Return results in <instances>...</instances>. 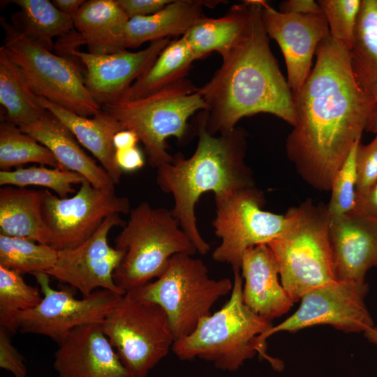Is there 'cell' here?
Here are the masks:
<instances>
[{"mask_svg": "<svg viewBox=\"0 0 377 377\" xmlns=\"http://www.w3.org/2000/svg\"><path fill=\"white\" fill-rule=\"evenodd\" d=\"M39 103L59 119L101 163L115 184L120 182L123 171L117 166L113 138L125 130L115 117L101 110L92 118L77 115L47 99L38 96Z\"/></svg>", "mask_w": 377, "mask_h": 377, "instance_id": "7402d4cb", "label": "cell"}, {"mask_svg": "<svg viewBox=\"0 0 377 377\" xmlns=\"http://www.w3.org/2000/svg\"><path fill=\"white\" fill-rule=\"evenodd\" d=\"M247 1L232 6L222 17L200 19L183 36L192 50L195 60L213 51L221 56L237 41L248 20Z\"/></svg>", "mask_w": 377, "mask_h": 377, "instance_id": "484cf974", "label": "cell"}, {"mask_svg": "<svg viewBox=\"0 0 377 377\" xmlns=\"http://www.w3.org/2000/svg\"><path fill=\"white\" fill-rule=\"evenodd\" d=\"M249 14L241 35L223 54L222 64L198 92L207 108L197 121L212 134L236 127L243 117L269 113L296 124L293 93L270 46L261 0H247Z\"/></svg>", "mask_w": 377, "mask_h": 377, "instance_id": "7a4b0ae2", "label": "cell"}, {"mask_svg": "<svg viewBox=\"0 0 377 377\" xmlns=\"http://www.w3.org/2000/svg\"><path fill=\"white\" fill-rule=\"evenodd\" d=\"M360 142V140L354 145L332 179L330 186L331 198L327 206L330 219L343 216L354 210L357 180L355 151Z\"/></svg>", "mask_w": 377, "mask_h": 377, "instance_id": "d590c367", "label": "cell"}, {"mask_svg": "<svg viewBox=\"0 0 377 377\" xmlns=\"http://www.w3.org/2000/svg\"><path fill=\"white\" fill-rule=\"evenodd\" d=\"M194 61L192 50L184 36L170 40L120 101L144 98L173 85L186 78Z\"/></svg>", "mask_w": 377, "mask_h": 377, "instance_id": "4316f807", "label": "cell"}, {"mask_svg": "<svg viewBox=\"0 0 377 377\" xmlns=\"http://www.w3.org/2000/svg\"><path fill=\"white\" fill-rule=\"evenodd\" d=\"M115 161L124 172L136 171L144 166L145 159L140 149L136 146L130 149L115 150Z\"/></svg>", "mask_w": 377, "mask_h": 377, "instance_id": "ab89813d", "label": "cell"}, {"mask_svg": "<svg viewBox=\"0 0 377 377\" xmlns=\"http://www.w3.org/2000/svg\"><path fill=\"white\" fill-rule=\"evenodd\" d=\"M53 366L58 377H131L101 323L73 329L59 344Z\"/></svg>", "mask_w": 377, "mask_h": 377, "instance_id": "ac0fdd59", "label": "cell"}, {"mask_svg": "<svg viewBox=\"0 0 377 377\" xmlns=\"http://www.w3.org/2000/svg\"><path fill=\"white\" fill-rule=\"evenodd\" d=\"M33 275L40 286L43 299L34 309L17 314L18 330L45 336L58 344L77 327L101 324L124 295L98 289L87 297L77 299L69 291L52 288L46 273Z\"/></svg>", "mask_w": 377, "mask_h": 377, "instance_id": "4fadbf2b", "label": "cell"}, {"mask_svg": "<svg viewBox=\"0 0 377 377\" xmlns=\"http://www.w3.org/2000/svg\"><path fill=\"white\" fill-rule=\"evenodd\" d=\"M114 240L122 258L113 273L117 286L128 293L158 279L175 254L193 256L197 249L170 210L142 202Z\"/></svg>", "mask_w": 377, "mask_h": 377, "instance_id": "5b68a950", "label": "cell"}, {"mask_svg": "<svg viewBox=\"0 0 377 377\" xmlns=\"http://www.w3.org/2000/svg\"><path fill=\"white\" fill-rule=\"evenodd\" d=\"M198 140L189 158L178 152L171 163L157 168L156 184L171 193L174 207L171 212L182 229L204 255L209 244L201 236L196 224L195 207L202 194L214 193V198L254 186L250 168L245 163L246 133L239 127L212 134L196 122Z\"/></svg>", "mask_w": 377, "mask_h": 377, "instance_id": "3957f363", "label": "cell"}, {"mask_svg": "<svg viewBox=\"0 0 377 377\" xmlns=\"http://www.w3.org/2000/svg\"><path fill=\"white\" fill-rule=\"evenodd\" d=\"M138 141L140 140L135 133L125 129L115 134L113 138V145L115 150L126 149L136 147Z\"/></svg>", "mask_w": 377, "mask_h": 377, "instance_id": "7bdbcfd3", "label": "cell"}, {"mask_svg": "<svg viewBox=\"0 0 377 377\" xmlns=\"http://www.w3.org/2000/svg\"><path fill=\"white\" fill-rule=\"evenodd\" d=\"M10 337L5 328L0 327V367L14 377H27L24 358L12 344Z\"/></svg>", "mask_w": 377, "mask_h": 377, "instance_id": "74e56055", "label": "cell"}, {"mask_svg": "<svg viewBox=\"0 0 377 377\" xmlns=\"http://www.w3.org/2000/svg\"><path fill=\"white\" fill-rule=\"evenodd\" d=\"M232 287L233 281L228 278H210L202 260L178 253L170 258L161 276L128 293L160 305L168 316L177 341L189 336Z\"/></svg>", "mask_w": 377, "mask_h": 377, "instance_id": "ba28073f", "label": "cell"}, {"mask_svg": "<svg viewBox=\"0 0 377 377\" xmlns=\"http://www.w3.org/2000/svg\"><path fill=\"white\" fill-rule=\"evenodd\" d=\"M375 266H376V267H377V263H376V265H375Z\"/></svg>", "mask_w": 377, "mask_h": 377, "instance_id": "7dc6e473", "label": "cell"}, {"mask_svg": "<svg viewBox=\"0 0 377 377\" xmlns=\"http://www.w3.org/2000/svg\"><path fill=\"white\" fill-rule=\"evenodd\" d=\"M126 223L120 214L109 216L82 244L71 249L57 251L56 263L46 274L69 284L84 297L98 289L125 294L113 279L123 253L109 245L108 236L113 227H124Z\"/></svg>", "mask_w": 377, "mask_h": 377, "instance_id": "9a60e30c", "label": "cell"}, {"mask_svg": "<svg viewBox=\"0 0 377 377\" xmlns=\"http://www.w3.org/2000/svg\"><path fill=\"white\" fill-rule=\"evenodd\" d=\"M21 11L12 16L13 26L29 39L52 50V38L73 31V19L48 0H15Z\"/></svg>", "mask_w": 377, "mask_h": 377, "instance_id": "f1b7e54d", "label": "cell"}, {"mask_svg": "<svg viewBox=\"0 0 377 377\" xmlns=\"http://www.w3.org/2000/svg\"><path fill=\"white\" fill-rule=\"evenodd\" d=\"M0 22L6 34L1 47L37 96L84 117H94L102 110L73 62L29 39L4 17Z\"/></svg>", "mask_w": 377, "mask_h": 377, "instance_id": "9c48e42d", "label": "cell"}, {"mask_svg": "<svg viewBox=\"0 0 377 377\" xmlns=\"http://www.w3.org/2000/svg\"><path fill=\"white\" fill-rule=\"evenodd\" d=\"M329 239L337 281L364 283L377 263V218L352 211L330 219Z\"/></svg>", "mask_w": 377, "mask_h": 377, "instance_id": "d6986e66", "label": "cell"}, {"mask_svg": "<svg viewBox=\"0 0 377 377\" xmlns=\"http://www.w3.org/2000/svg\"><path fill=\"white\" fill-rule=\"evenodd\" d=\"M20 128L48 148L64 169L79 173L96 188H114L104 168L84 152L71 131L49 111L33 124Z\"/></svg>", "mask_w": 377, "mask_h": 377, "instance_id": "44dd1931", "label": "cell"}, {"mask_svg": "<svg viewBox=\"0 0 377 377\" xmlns=\"http://www.w3.org/2000/svg\"><path fill=\"white\" fill-rule=\"evenodd\" d=\"M45 190L6 186L0 188V233L49 244L51 232L42 215Z\"/></svg>", "mask_w": 377, "mask_h": 377, "instance_id": "d4e9b609", "label": "cell"}, {"mask_svg": "<svg viewBox=\"0 0 377 377\" xmlns=\"http://www.w3.org/2000/svg\"><path fill=\"white\" fill-rule=\"evenodd\" d=\"M261 17L269 38L279 45L284 57L287 80L293 91H298L312 70L318 46L330 36L327 20L322 13H282L261 0Z\"/></svg>", "mask_w": 377, "mask_h": 377, "instance_id": "2e32d148", "label": "cell"}, {"mask_svg": "<svg viewBox=\"0 0 377 377\" xmlns=\"http://www.w3.org/2000/svg\"><path fill=\"white\" fill-rule=\"evenodd\" d=\"M0 103L6 110L5 119L19 126H28L47 110L29 87L21 69L0 47Z\"/></svg>", "mask_w": 377, "mask_h": 377, "instance_id": "83f0119b", "label": "cell"}, {"mask_svg": "<svg viewBox=\"0 0 377 377\" xmlns=\"http://www.w3.org/2000/svg\"><path fill=\"white\" fill-rule=\"evenodd\" d=\"M170 38L150 42L138 52L126 50L99 54L73 49L71 54L85 67V86L93 98L101 106L120 101L131 85L153 64Z\"/></svg>", "mask_w": 377, "mask_h": 377, "instance_id": "e0dca14e", "label": "cell"}, {"mask_svg": "<svg viewBox=\"0 0 377 377\" xmlns=\"http://www.w3.org/2000/svg\"><path fill=\"white\" fill-rule=\"evenodd\" d=\"M221 1L175 0L158 12L129 19L125 37V48H135L145 42L171 36H183L204 17V6H215Z\"/></svg>", "mask_w": 377, "mask_h": 377, "instance_id": "603a6c76", "label": "cell"}, {"mask_svg": "<svg viewBox=\"0 0 377 377\" xmlns=\"http://www.w3.org/2000/svg\"><path fill=\"white\" fill-rule=\"evenodd\" d=\"M279 11L287 13L310 14L322 13L318 3L313 0H286L279 5Z\"/></svg>", "mask_w": 377, "mask_h": 377, "instance_id": "b9f144b4", "label": "cell"}, {"mask_svg": "<svg viewBox=\"0 0 377 377\" xmlns=\"http://www.w3.org/2000/svg\"><path fill=\"white\" fill-rule=\"evenodd\" d=\"M42 299L39 289L28 285L22 274L0 266V327L14 334L17 314L34 309Z\"/></svg>", "mask_w": 377, "mask_h": 377, "instance_id": "d6a6232c", "label": "cell"}, {"mask_svg": "<svg viewBox=\"0 0 377 377\" xmlns=\"http://www.w3.org/2000/svg\"><path fill=\"white\" fill-rule=\"evenodd\" d=\"M353 211L377 218V182L364 193L356 195Z\"/></svg>", "mask_w": 377, "mask_h": 377, "instance_id": "60d3db41", "label": "cell"}, {"mask_svg": "<svg viewBox=\"0 0 377 377\" xmlns=\"http://www.w3.org/2000/svg\"><path fill=\"white\" fill-rule=\"evenodd\" d=\"M315 55L309 77L293 94L297 122L286 148L302 177L328 191L363 131L377 133V108L354 72L350 52L330 35Z\"/></svg>", "mask_w": 377, "mask_h": 377, "instance_id": "6da1fadb", "label": "cell"}, {"mask_svg": "<svg viewBox=\"0 0 377 377\" xmlns=\"http://www.w3.org/2000/svg\"><path fill=\"white\" fill-rule=\"evenodd\" d=\"M357 79L363 87L371 95L377 108V79L367 77H357Z\"/></svg>", "mask_w": 377, "mask_h": 377, "instance_id": "f6af8a7d", "label": "cell"}, {"mask_svg": "<svg viewBox=\"0 0 377 377\" xmlns=\"http://www.w3.org/2000/svg\"><path fill=\"white\" fill-rule=\"evenodd\" d=\"M284 231L267 245L276 260L281 283L293 302L337 281L329 239L327 206L311 200L286 214Z\"/></svg>", "mask_w": 377, "mask_h": 377, "instance_id": "8992f818", "label": "cell"}, {"mask_svg": "<svg viewBox=\"0 0 377 377\" xmlns=\"http://www.w3.org/2000/svg\"><path fill=\"white\" fill-rule=\"evenodd\" d=\"M84 2L85 1L84 0L52 1V3L59 10L71 17L73 19Z\"/></svg>", "mask_w": 377, "mask_h": 377, "instance_id": "ee69618b", "label": "cell"}, {"mask_svg": "<svg viewBox=\"0 0 377 377\" xmlns=\"http://www.w3.org/2000/svg\"><path fill=\"white\" fill-rule=\"evenodd\" d=\"M216 216L212 221L220 244L214 250L215 261L240 270L244 253L249 248L267 244L280 235L288 225L286 214L262 209L263 193L255 186L214 198Z\"/></svg>", "mask_w": 377, "mask_h": 377, "instance_id": "8fae6325", "label": "cell"}, {"mask_svg": "<svg viewBox=\"0 0 377 377\" xmlns=\"http://www.w3.org/2000/svg\"><path fill=\"white\" fill-rule=\"evenodd\" d=\"M350 54L357 77L377 79V0H362Z\"/></svg>", "mask_w": 377, "mask_h": 377, "instance_id": "1f68e13d", "label": "cell"}, {"mask_svg": "<svg viewBox=\"0 0 377 377\" xmlns=\"http://www.w3.org/2000/svg\"><path fill=\"white\" fill-rule=\"evenodd\" d=\"M332 40L345 50L353 47L362 0H318Z\"/></svg>", "mask_w": 377, "mask_h": 377, "instance_id": "e575fe53", "label": "cell"}, {"mask_svg": "<svg viewBox=\"0 0 377 377\" xmlns=\"http://www.w3.org/2000/svg\"><path fill=\"white\" fill-rule=\"evenodd\" d=\"M101 326L131 377H147L175 343L164 309L130 293L122 295Z\"/></svg>", "mask_w": 377, "mask_h": 377, "instance_id": "30bf717a", "label": "cell"}, {"mask_svg": "<svg viewBox=\"0 0 377 377\" xmlns=\"http://www.w3.org/2000/svg\"><path fill=\"white\" fill-rule=\"evenodd\" d=\"M129 200L118 196L114 188L98 189L87 180L75 194L61 198L45 190L42 204L43 220L51 232L49 245L57 251L82 244L110 215L130 212Z\"/></svg>", "mask_w": 377, "mask_h": 377, "instance_id": "7c38bea8", "label": "cell"}, {"mask_svg": "<svg viewBox=\"0 0 377 377\" xmlns=\"http://www.w3.org/2000/svg\"><path fill=\"white\" fill-rule=\"evenodd\" d=\"M129 19L116 0L85 1L73 17L74 27L89 47V52L107 54L125 50Z\"/></svg>", "mask_w": 377, "mask_h": 377, "instance_id": "cb8c5ba5", "label": "cell"}, {"mask_svg": "<svg viewBox=\"0 0 377 377\" xmlns=\"http://www.w3.org/2000/svg\"><path fill=\"white\" fill-rule=\"evenodd\" d=\"M29 163L66 170L48 148L4 119L0 125L1 170L9 171Z\"/></svg>", "mask_w": 377, "mask_h": 377, "instance_id": "f546056e", "label": "cell"}, {"mask_svg": "<svg viewBox=\"0 0 377 377\" xmlns=\"http://www.w3.org/2000/svg\"><path fill=\"white\" fill-rule=\"evenodd\" d=\"M57 253L49 244L0 233V266L22 275L46 273L56 263Z\"/></svg>", "mask_w": 377, "mask_h": 377, "instance_id": "4dcf8cb0", "label": "cell"}, {"mask_svg": "<svg viewBox=\"0 0 377 377\" xmlns=\"http://www.w3.org/2000/svg\"><path fill=\"white\" fill-rule=\"evenodd\" d=\"M367 283L337 281L304 295L297 310L258 337L267 348V339L279 332H295L305 327L330 325L345 332H364L374 325L365 304Z\"/></svg>", "mask_w": 377, "mask_h": 377, "instance_id": "5bb4252c", "label": "cell"}, {"mask_svg": "<svg viewBox=\"0 0 377 377\" xmlns=\"http://www.w3.org/2000/svg\"><path fill=\"white\" fill-rule=\"evenodd\" d=\"M356 195L367 192L377 182V133L367 145L358 143L355 151Z\"/></svg>", "mask_w": 377, "mask_h": 377, "instance_id": "8d00e7d4", "label": "cell"}, {"mask_svg": "<svg viewBox=\"0 0 377 377\" xmlns=\"http://www.w3.org/2000/svg\"><path fill=\"white\" fill-rule=\"evenodd\" d=\"M198 89L186 77L144 98L103 105L102 110L136 133L149 165L157 169L173 161L167 139L172 136L183 142L191 132L189 118L206 110Z\"/></svg>", "mask_w": 377, "mask_h": 377, "instance_id": "52a82bcc", "label": "cell"}, {"mask_svg": "<svg viewBox=\"0 0 377 377\" xmlns=\"http://www.w3.org/2000/svg\"><path fill=\"white\" fill-rule=\"evenodd\" d=\"M240 270L244 302L253 313L272 321L290 309L294 302L279 281V267L267 244L248 249Z\"/></svg>", "mask_w": 377, "mask_h": 377, "instance_id": "ffe728a7", "label": "cell"}, {"mask_svg": "<svg viewBox=\"0 0 377 377\" xmlns=\"http://www.w3.org/2000/svg\"><path fill=\"white\" fill-rule=\"evenodd\" d=\"M366 339L377 346V326H373L364 332Z\"/></svg>", "mask_w": 377, "mask_h": 377, "instance_id": "bcb514c9", "label": "cell"}, {"mask_svg": "<svg viewBox=\"0 0 377 377\" xmlns=\"http://www.w3.org/2000/svg\"><path fill=\"white\" fill-rule=\"evenodd\" d=\"M128 19L147 16L161 10L170 0H116Z\"/></svg>", "mask_w": 377, "mask_h": 377, "instance_id": "f35d334b", "label": "cell"}, {"mask_svg": "<svg viewBox=\"0 0 377 377\" xmlns=\"http://www.w3.org/2000/svg\"><path fill=\"white\" fill-rule=\"evenodd\" d=\"M87 179L77 172L44 166L19 168L15 170L0 171V185L26 187L39 186L50 188L61 198H67L75 190L73 184H81Z\"/></svg>", "mask_w": 377, "mask_h": 377, "instance_id": "836d02e7", "label": "cell"}, {"mask_svg": "<svg viewBox=\"0 0 377 377\" xmlns=\"http://www.w3.org/2000/svg\"><path fill=\"white\" fill-rule=\"evenodd\" d=\"M233 271V287L228 301L221 309L202 318L189 336L175 341L172 350L182 360L197 357L229 371L237 370L258 353L274 369L281 371L283 362L268 355L267 348L258 342V337L273 327L272 321L256 314L244 304L240 270Z\"/></svg>", "mask_w": 377, "mask_h": 377, "instance_id": "277c9868", "label": "cell"}]
</instances>
